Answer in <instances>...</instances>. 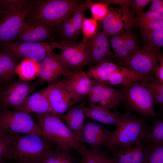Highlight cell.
Here are the masks:
<instances>
[{
    "mask_svg": "<svg viewBox=\"0 0 163 163\" xmlns=\"http://www.w3.org/2000/svg\"><path fill=\"white\" fill-rule=\"evenodd\" d=\"M135 26V14L130 9L120 6L115 20L105 34L108 37Z\"/></svg>",
    "mask_w": 163,
    "mask_h": 163,
    "instance_id": "cb8c5ba5",
    "label": "cell"
},
{
    "mask_svg": "<svg viewBox=\"0 0 163 163\" xmlns=\"http://www.w3.org/2000/svg\"><path fill=\"white\" fill-rule=\"evenodd\" d=\"M28 0H0V9L4 13L16 9L29 1Z\"/></svg>",
    "mask_w": 163,
    "mask_h": 163,
    "instance_id": "ab89813d",
    "label": "cell"
},
{
    "mask_svg": "<svg viewBox=\"0 0 163 163\" xmlns=\"http://www.w3.org/2000/svg\"><path fill=\"white\" fill-rule=\"evenodd\" d=\"M15 135L0 128V161L12 159V144Z\"/></svg>",
    "mask_w": 163,
    "mask_h": 163,
    "instance_id": "f546056e",
    "label": "cell"
},
{
    "mask_svg": "<svg viewBox=\"0 0 163 163\" xmlns=\"http://www.w3.org/2000/svg\"><path fill=\"white\" fill-rule=\"evenodd\" d=\"M4 50L11 52L18 60L28 58L40 62L46 56L48 52L59 49V42H20L14 41L0 43Z\"/></svg>",
    "mask_w": 163,
    "mask_h": 163,
    "instance_id": "9c48e42d",
    "label": "cell"
},
{
    "mask_svg": "<svg viewBox=\"0 0 163 163\" xmlns=\"http://www.w3.org/2000/svg\"><path fill=\"white\" fill-rule=\"evenodd\" d=\"M72 14L68 17L62 23L59 29V36L63 40H72L77 36L73 26Z\"/></svg>",
    "mask_w": 163,
    "mask_h": 163,
    "instance_id": "e575fe53",
    "label": "cell"
},
{
    "mask_svg": "<svg viewBox=\"0 0 163 163\" xmlns=\"http://www.w3.org/2000/svg\"><path fill=\"white\" fill-rule=\"evenodd\" d=\"M0 128L12 134L22 133L42 136L41 128L30 113L4 107L0 111Z\"/></svg>",
    "mask_w": 163,
    "mask_h": 163,
    "instance_id": "52a82bcc",
    "label": "cell"
},
{
    "mask_svg": "<svg viewBox=\"0 0 163 163\" xmlns=\"http://www.w3.org/2000/svg\"><path fill=\"white\" fill-rule=\"evenodd\" d=\"M88 7L86 4L81 3L75 8L72 13V21L77 36L82 33V25L84 14Z\"/></svg>",
    "mask_w": 163,
    "mask_h": 163,
    "instance_id": "d590c367",
    "label": "cell"
},
{
    "mask_svg": "<svg viewBox=\"0 0 163 163\" xmlns=\"http://www.w3.org/2000/svg\"><path fill=\"white\" fill-rule=\"evenodd\" d=\"M70 72L53 51L48 52L46 57L40 62L38 77L43 82H50L61 76H64Z\"/></svg>",
    "mask_w": 163,
    "mask_h": 163,
    "instance_id": "ac0fdd59",
    "label": "cell"
},
{
    "mask_svg": "<svg viewBox=\"0 0 163 163\" xmlns=\"http://www.w3.org/2000/svg\"><path fill=\"white\" fill-rule=\"evenodd\" d=\"M132 1V0H101L99 2L107 5L110 4H117L120 5L121 7L130 9L131 8Z\"/></svg>",
    "mask_w": 163,
    "mask_h": 163,
    "instance_id": "7dc6e473",
    "label": "cell"
},
{
    "mask_svg": "<svg viewBox=\"0 0 163 163\" xmlns=\"http://www.w3.org/2000/svg\"><path fill=\"white\" fill-rule=\"evenodd\" d=\"M82 2L80 0L33 1L26 19L43 23L51 30L59 29Z\"/></svg>",
    "mask_w": 163,
    "mask_h": 163,
    "instance_id": "3957f363",
    "label": "cell"
},
{
    "mask_svg": "<svg viewBox=\"0 0 163 163\" xmlns=\"http://www.w3.org/2000/svg\"><path fill=\"white\" fill-rule=\"evenodd\" d=\"M34 119L41 129L42 136L59 150L74 149L81 156L88 149L70 131L59 115L35 114Z\"/></svg>",
    "mask_w": 163,
    "mask_h": 163,
    "instance_id": "6da1fadb",
    "label": "cell"
},
{
    "mask_svg": "<svg viewBox=\"0 0 163 163\" xmlns=\"http://www.w3.org/2000/svg\"><path fill=\"white\" fill-rule=\"evenodd\" d=\"M148 146L147 163H163V145Z\"/></svg>",
    "mask_w": 163,
    "mask_h": 163,
    "instance_id": "74e56055",
    "label": "cell"
},
{
    "mask_svg": "<svg viewBox=\"0 0 163 163\" xmlns=\"http://www.w3.org/2000/svg\"><path fill=\"white\" fill-rule=\"evenodd\" d=\"M140 35L142 42L160 48L163 46V24L153 30L146 31L140 29Z\"/></svg>",
    "mask_w": 163,
    "mask_h": 163,
    "instance_id": "f1b7e54d",
    "label": "cell"
},
{
    "mask_svg": "<svg viewBox=\"0 0 163 163\" xmlns=\"http://www.w3.org/2000/svg\"><path fill=\"white\" fill-rule=\"evenodd\" d=\"M93 81L88 97V104L94 105L110 111L118 107L122 101L120 91L109 85Z\"/></svg>",
    "mask_w": 163,
    "mask_h": 163,
    "instance_id": "4fadbf2b",
    "label": "cell"
},
{
    "mask_svg": "<svg viewBox=\"0 0 163 163\" xmlns=\"http://www.w3.org/2000/svg\"><path fill=\"white\" fill-rule=\"evenodd\" d=\"M98 26L97 21L84 16L82 25V33L83 37L87 39L94 35L98 31Z\"/></svg>",
    "mask_w": 163,
    "mask_h": 163,
    "instance_id": "8d00e7d4",
    "label": "cell"
},
{
    "mask_svg": "<svg viewBox=\"0 0 163 163\" xmlns=\"http://www.w3.org/2000/svg\"><path fill=\"white\" fill-rule=\"evenodd\" d=\"M35 88L34 84L20 78L5 84L0 89V104L4 108L17 110Z\"/></svg>",
    "mask_w": 163,
    "mask_h": 163,
    "instance_id": "8fae6325",
    "label": "cell"
},
{
    "mask_svg": "<svg viewBox=\"0 0 163 163\" xmlns=\"http://www.w3.org/2000/svg\"><path fill=\"white\" fill-rule=\"evenodd\" d=\"M149 78L139 75L113 62H107L99 69L97 80L111 86H124L137 80Z\"/></svg>",
    "mask_w": 163,
    "mask_h": 163,
    "instance_id": "7c38bea8",
    "label": "cell"
},
{
    "mask_svg": "<svg viewBox=\"0 0 163 163\" xmlns=\"http://www.w3.org/2000/svg\"><path fill=\"white\" fill-rule=\"evenodd\" d=\"M33 1L8 11L0 19V43L14 42L31 8Z\"/></svg>",
    "mask_w": 163,
    "mask_h": 163,
    "instance_id": "30bf717a",
    "label": "cell"
},
{
    "mask_svg": "<svg viewBox=\"0 0 163 163\" xmlns=\"http://www.w3.org/2000/svg\"><path fill=\"white\" fill-rule=\"evenodd\" d=\"M111 133L100 124L88 122L83 129V143L88 145L91 149L105 151Z\"/></svg>",
    "mask_w": 163,
    "mask_h": 163,
    "instance_id": "d6986e66",
    "label": "cell"
},
{
    "mask_svg": "<svg viewBox=\"0 0 163 163\" xmlns=\"http://www.w3.org/2000/svg\"><path fill=\"white\" fill-rule=\"evenodd\" d=\"M4 54V51H0V61Z\"/></svg>",
    "mask_w": 163,
    "mask_h": 163,
    "instance_id": "c3c4849f",
    "label": "cell"
},
{
    "mask_svg": "<svg viewBox=\"0 0 163 163\" xmlns=\"http://www.w3.org/2000/svg\"><path fill=\"white\" fill-rule=\"evenodd\" d=\"M110 160H111L112 163H114V162H113L111 160V159H110Z\"/></svg>",
    "mask_w": 163,
    "mask_h": 163,
    "instance_id": "816d5d0a",
    "label": "cell"
},
{
    "mask_svg": "<svg viewBox=\"0 0 163 163\" xmlns=\"http://www.w3.org/2000/svg\"><path fill=\"white\" fill-rule=\"evenodd\" d=\"M143 144L146 145H163V120L160 119L149 126Z\"/></svg>",
    "mask_w": 163,
    "mask_h": 163,
    "instance_id": "83f0119b",
    "label": "cell"
},
{
    "mask_svg": "<svg viewBox=\"0 0 163 163\" xmlns=\"http://www.w3.org/2000/svg\"><path fill=\"white\" fill-rule=\"evenodd\" d=\"M84 106L76 104L70 108L63 115H59L65 122L72 133L83 143L82 131L85 116Z\"/></svg>",
    "mask_w": 163,
    "mask_h": 163,
    "instance_id": "7402d4cb",
    "label": "cell"
},
{
    "mask_svg": "<svg viewBox=\"0 0 163 163\" xmlns=\"http://www.w3.org/2000/svg\"><path fill=\"white\" fill-rule=\"evenodd\" d=\"M88 9H89L93 18L97 21L103 20L109 12L108 5L101 2H93L90 0H85Z\"/></svg>",
    "mask_w": 163,
    "mask_h": 163,
    "instance_id": "836d02e7",
    "label": "cell"
},
{
    "mask_svg": "<svg viewBox=\"0 0 163 163\" xmlns=\"http://www.w3.org/2000/svg\"><path fill=\"white\" fill-rule=\"evenodd\" d=\"M151 2L148 11L163 16V0H152Z\"/></svg>",
    "mask_w": 163,
    "mask_h": 163,
    "instance_id": "f6af8a7d",
    "label": "cell"
},
{
    "mask_svg": "<svg viewBox=\"0 0 163 163\" xmlns=\"http://www.w3.org/2000/svg\"><path fill=\"white\" fill-rule=\"evenodd\" d=\"M152 0H132L131 8L132 11L137 16L144 12L145 8Z\"/></svg>",
    "mask_w": 163,
    "mask_h": 163,
    "instance_id": "7bdbcfd3",
    "label": "cell"
},
{
    "mask_svg": "<svg viewBox=\"0 0 163 163\" xmlns=\"http://www.w3.org/2000/svg\"><path fill=\"white\" fill-rule=\"evenodd\" d=\"M162 54L160 48L145 44L126 58L115 63L142 76L153 77Z\"/></svg>",
    "mask_w": 163,
    "mask_h": 163,
    "instance_id": "8992f818",
    "label": "cell"
},
{
    "mask_svg": "<svg viewBox=\"0 0 163 163\" xmlns=\"http://www.w3.org/2000/svg\"><path fill=\"white\" fill-rule=\"evenodd\" d=\"M150 78L135 81L121 86L119 90L121 94L122 102L130 109L149 117L156 116L154 101L147 86L148 81Z\"/></svg>",
    "mask_w": 163,
    "mask_h": 163,
    "instance_id": "5b68a950",
    "label": "cell"
},
{
    "mask_svg": "<svg viewBox=\"0 0 163 163\" xmlns=\"http://www.w3.org/2000/svg\"><path fill=\"white\" fill-rule=\"evenodd\" d=\"M18 60L11 52L4 50L0 61V85L2 86L12 82L16 74Z\"/></svg>",
    "mask_w": 163,
    "mask_h": 163,
    "instance_id": "d4e9b609",
    "label": "cell"
},
{
    "mask_svg": "<svg viewBox=\"0 0 163 163\" xmlns=\"http://www.w3.org/2000/svg\"><path fill=\"white\" fill-rule=\"evenodd\" d=\"M59 82L75 104L88 99L93 83V80L83 70L72 72Z\"/></svg>",
    "mask_w": 163,
    "mask_h": 163,
    "instance_id": "5bb4252c",
    "label": "cell"
},
{
    "mask_svg": "<svg viewBox=\"0 0 163 163\" xmlns=\"http://www.w3.org/2000/svg\"><path fill=\"white\" fill-rule=\"evenodd\" d=\"M45 41L57 42L52 30L43 23L25 19L14 41L36 42Z\"/></svg>",
    "mask_w": 163,
    "mask_h": 163,
    "instance_id": "2e32d148",
    "label": "cell"
},
{
    "mask_svg": "<svg viewBox=\"0 0 163 163\" xmlns=\"http://www.w3.org/2000/svg\"><path fill=\"white\" fill-rule=\"evenodd\" d=\"M133 26L129 28L123 43L114 51L113 62L115 63L126 58L140 47L138 35L132 30Z\"/></svg>",
    "mask_w": 163,
    "mask_h": 163,
    "instance_id": "603a6c76",
    "label": "cell"
},
{
    "mask_svg": "<svg viewBox=\"0 0 163 163\" xmlns=\"http://www.w3.org/2000/svg\"><path fill=\"white\" fill-rule=\"evenodd\" d=\"M2 13V12H1V11H0V14Z\"/></svg>",
    "mask_w": 163,
    "mask_h": 163,
    "instance_id": "f5cc1de1",
    "label": "cell"
},
{
    "mask_svg": "<svg viewBox=\"0 0 163 163\" xmlns=\"http://www.w3.org/2000/svg\"><path fill=\"white\" fill-rule=\"evenodd\" d=\"M120 7L118 8L108 7L109 12L105 17L101 21L100 29L104 34L112 24L118 14Z\"/></svg>",
    "mask_w": 163,
    "mask_h": 163,
    "instance_id": "f35d334b",
    "label": "cell"
},
{
    "mask_svg": "<svg viewBox=\"0 0 163 163\" xmlns=\"http://www.w3.org/2000/svg\"><path fill=\"white\" fill-rule=\"evenodd\" d=\"M2 86L0 85V89L1 88Z\"/></svg>",
    "mask_w": 163,
    "mask_h": 163,
    "instance_id": "db71d44e",
    "label": "cell"
},
{
    "mask_svg": "<svg viewBox=\"0 0 163 163\" xmlns=\"http://www.w3.org/2000/svg\"><path fill=\"white\" fill-rule=\"evenodd\" d=\"M40 163H76V162L71 151H62L56 148Z\"/></svg>",
    "mask_w": 163,
    "mask_h": 163,
    "instance_id": "4dcf8cb0",
    "label": "cell"
},
{
    "mask_svg": "<svg viewBox=\"0 0 163 163\" xmlns=\"http://www.w3.org/2000/svg\"><path fill=\"white\" fill-rule=\"evenodd\" d=\"M81 156L80 163H112L105 151L88 149Z\"/></svg>",
    "mask_w": 163,
    "mask_h": 163,
    "instance_id": "1f68e13d",
    "label": "cell"
},
{
    "mask_svg": "<svg viewBox=\"0 0 163 163\" xmlns=\"http://www.w3.org/2000/svg\"><path fill=\"white\" fill-rule=\"evenodd\" d=\"M116 114L117 127L114 130L111 131L107 146V152H111L121 147L143 144L150 126L145 120L129 111Z\"/></svg>",
    "mask_w": 163,
    "mask_h": 163,
    "instance_id": "7a4b0ae2",
    "label": "cell"
},
{
    "mask_svg": "<svg viewBox=\"0 0 163 163\" xmlns=\"http://www.w3.org/2000/svg\"><path fill=\"white\" fill-rule=\"evenodd\" d=\"M163 24V18L142 22H137L136 26L146 31L154 30L159 26Z\"/></svg>",
    "mask_w": 163,
    "mask_h": 163,
    "instance_id": "b9f144b4",
    "label": "cell"
},
{
    "mask_svg": "<svg viewBox=\"0 0 163 163\" xmlns=\"http://www.w3.org/2000/svg\"><path fill=\"white\" fill-rule=\"evenodd\" d=\"M108 37L100 30L86 39L90 66L105 62H113L114 54L110 50Z\"/></svg>",
    "mask_w": 163,
    "mask_h": 163,
    "instance_id": "9a60e30c",
    "label": "cell"
},
{
    "mask_svg": "<svg viewBox=\"0 0 163 163\" xmlns=\"http://www.w3.org/2000/svg\"><path fill=\"white\" fill-rule=\"evenodd\" d=\"M83 37L81 42L72 40L59 42L61 51L58 57L66 68L71 72L82 71L86 66L89 65L90 58L86 43Z\"/></svg>",
    "mask_w": 163,
    "mask_h": 163,
    "instance_id": "ba28073f",
    "label": "cell"
},
{
    "mask_svg": "<svg viewBox=\"0 0 163 163\" xmlns=\"http://www.w3.org/2000/svg\"><path fill=\"white\" fill-rule=\"evenodd\" d=\"M56 148L42 136L33 134L15 135L12 157L17 163H40Z\"/></svg>",
    "mask_w": 163,
    "mask_h": 163,
    "instance_id": "277c9868",
    "label": "cell"
},
{
    "mask_svg": "<svg viewBox=\"0 0 163 163\" xmlns=\"http://www.w3.org/2000/svg\"><path fill=\"white\" fill-rule=\"evenodd\" d=\"M47 98L54 114L59 115L75 105L72 97L59 81L41 90Z\"/></svg>",
    "mask_w": 163,
    "mask_h": 163,
    "instance_id": "e0dca14e",
    "label": "cell"
},
{
    "mask_svg": "<svg viewBox=\"0 0 163 163\" xmlns=\"http://www.w3.org/2000/svg\"><path fill=\"white\" fill-rule=\"evenodd\" d=\"M0 163H7L4 161H0Z\"/></svg>",
    "mask_w": 163,
    "mask_h": 163,
    "instance_id": "f907efd6",
    "label": "cell"
},
{
    "mask_svg": "<svg viewBox=\"0 0 163 163\" xmlns=\"http://www.w3.org/2000/svg\"><path fill=\"white\" fill-rule=\"evenodd\" d=\"M163 18V16L152 12H143L135 18V25L137 22H145Z\"/></svg>",
    "mask_w": 163,
    "mask_h": 163,
    "instance_id": "ee69618b",
    "label": "cell"
},
{
    "mask_svg": "<svg viewBox=\"0 0 163 163\" xmlns=\"http://www.w3.org/2000/svg\"><path fill=\"white\" fill-rule=\"evenodd\" d=\"M160 63L155 69L153 74L154 78L163 83V55L160 57Z\"/></svg>",
    "mask_w": 163,
    "mask_h": 163,
    "instance_id": "bcb514c9",
    "label": "cell"
},
{
    "mask_svg": "<svg viewBox=\"0 0 163 163\" xmlns=\"http://www.w3.org/2000/svg\"><path fill=\"white\" fill-rule=\"evenodd\" d=\"M84 111L87 117L101 123L116 125V114L110 110L94 105L88 104L87 107L84 106Z\"/></svg>",
    "mask_w": 163,
    "mask_h": 163,
    "instance_id": "484cf974",
    "label": "cell"
},
{
    "mask_svg": "<svg viewBox=\"0 0 163 163\" xmlns=\"http://www.w3.org/2000/svg\"><path fill=\"white\" fill-rule=\"evenodd\" d=\"M129 27L110 36L109 40L110 46L113 51L122 44L128 29Z\"/></svg>",
    "mask_w": 163,
    "mask_h": 163,
    "instance_id": "60d3db41",
    "label": "cell"
},
{
    "mask_svg": "<svg viewBox=\"0 0 163 163\" xmlns=\"http://www.w3.org/2000/svg\"><path fill=\"white\" fill-rule=\"evenodd\" d=\"M148 88L155 104L162 107L163 105V83L152 77L147 82Z\"/></svg>",
    "mask_w": 163,
    "mask_h": 163,
    "instance_id": "d6a6232c",
    "label": "cell"
},
{
    "mask_svg": "<svg viewBox=\"0 0 163 163\" xmlns=\"http://www.w3.org/2000/svg\"><path fill=\"white\" fill-rule=\"evenodd\" d=\"M40 68V62L26 58L17 65L15 73L20 79L29 82L38 76Z\"/></svg>",
    "mask_w": 163,
    "mask_h": 163,
    "instance_id": "4316f807",
    "label": "cell"
},
{
    "mask_svg": "<svg viewBox=\"0 0 163 163\" xmlns=\"http://www.w3.org/2000/svg\"><path fill=\"white\" fill-rule=\"evenodd\" d=\"M148 146L138 143L118 148L110 158L115 163H147Z\"/></svg>",
    "mask_w": 163,
    "mask_h": 163,
    "instance_id": "ffe728a7",
    "label": "cell"
},
{
    "mask_svg": "<svg viewBox=\"0 0 163 163\" xmlns=\"http://www.w3.org/2000/svg\"><path fill=\"white\" fill-rule=\"evenodd\" d=\"M3 107L2 106V105L0 104V111L2 109Z\"/></svg>",
    "mask_w": 163,
    "mask_h": 163,
    "instance_id": "681fc988",
    "label": "cell"
},
{
    "mask_svg": "<svg viewBox=\"0 0 163 163\" xmlns=\"http://www.w3.org/2000/svg\"><path fill=\"white\" fill-rule=\"evenodd\" d=\"M16 110L38 115L54 114L47 98L41 90L28 96L20 107Z\"/></svg>",
    "mask_w": 163,
    "mask_h": 163,
    "instance_id": "44dd1931",
    "label": "cell"
}]
</instances>
